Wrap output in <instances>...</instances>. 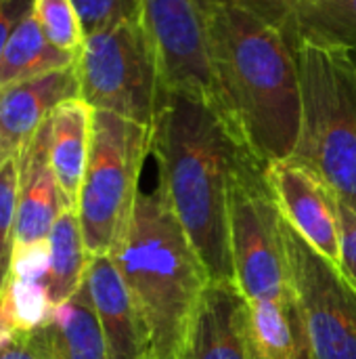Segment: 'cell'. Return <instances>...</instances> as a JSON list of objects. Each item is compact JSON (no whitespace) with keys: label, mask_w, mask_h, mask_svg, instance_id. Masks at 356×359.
Returning a JSON list of instances; mask_svg holds the SVG:
<instances>
[{"label":"cell","mask_w":356,"mask_h":359,"mask_svg":"<svg viewBox=\"0 0 356 359\" xmlns=\"http://www.w3.org/2000/svg\"><path fill=\"white\" fill-rule=\"evenodd\" d=\"M214 111L266 168L292 158L302 120L296 48L243 0H204Z\"/></svg>","instance_id":"obj_1"},{"label":"cell","mask_w":356,"mask_h":359,"mask_svg":"<svg viewBox=\"0 0 356 359\" xmlns=\"http://www.w3.org/2000/svg\"><path fill=\"white\" fill-rule=\"evenodd\" d=\"M151 154L157 164V189L168 200L210 282H235L229 187L239 158L250 151L204 99L159 90L151 122Z\"/></svg>","instance_id":"obj_2"},{"label":"cell","mask_w":356,"mask_h":359,"mask_svg":"<svg viewBox=\"0 0 356 359\" xmlns=\"http://www.w3.org/2000/svg\"><path fill=\"white\" fill-rule=\"evenodd\" d=\"M111 259L149 324L157 359L183 358L210 276L157 187L138 194L128 231Z\"/></svg>","instance_id":"obj_3"},{"label":"cell","mask_w":356,"mask_h":359,"mask_svg":"<svg viewBox=\"0 0 356 359\" xmlns=\"http://www.w3.org/2000/svg\"><path fill=\"white\" fill-rule=\"evenodd\" d=\"M302 90L300 135L292 160L315 170L356 212V59L346 46H296Z\"/></svg>","instance_id":"obj_4"},{"label":"cell","mask_w":356,"mask_h":359,"mask_svg":"<svg viewBox=\"0 0 356 359\" xmlns=\"http://www.w3.org/2000/svg\"><path fill=\"white\" fill-rule=\"evenodd\" d=\"M151 154V126L94 109L88 164L78 200V219L88 257H113L138 198V181Z\"/></svg>","instance_id":"obj_5"},{"label":"cell","mask_w":356,"mask_h":359,"mask_svg":"<svg viewBox=\"0 0 356 359\" xmlns=\"http://www.w3.org/2000/svg\"><path fill=\"white\" fill-rule=\"evenodd\" d=\"M229 240L235 282L248 301L294 294L292 267L283 238V215L264 168L243 154L229 187Z\"/></svg>","instance_id":"obj_6"},{"label":"cell","mask_w":356,"mask_h":359,"mask_svg":"<svg viewBox=\"0 0 356 359\" xmlns=\"http://www.w3.org/2000/svg\"><path fill=\"white\" fill-rule=\"evenodd\" d=\"M76 74L80 99L90 107L151 126L159 74L138 17L88 34L76 57Z\"/></svg>","instance_id":"obj_7"},{"label":"cell","mask_w":356,"mask_h":359,"mask_svg":"<svg viewBox=\"0 0 356 359\" xmlns=\"http://www.w3.org/2000/svg\"><path fill=\"white\" fill-rule=\"evenodd\" d=\"M283 238L311 359H356V290L340 265L315 250L285 219Z\"/></svg>","instance_id":"obj_8"},{"label":"cell","mask_w":356,"mask_h":359,"mask_svg":"<svg viewBox=\"0 0 356 359\" xmlns=\"http://www.w3.org/2000/svg\"><path fill=\"white\" fill-rule=\"evenodd\" d=\"M136 15L151 44L159 90H180L214 107L204 0H136Z\"/></svg>","instance_id":"obj_9"},{"label":"cell","mask_w":356,"mask_h":359,"mask_svg":"<svg viewBox=\"0 0 356 359\" xmlns=\"http://www.w3.org/2000/svg\"><path fill=\"white\" fill-rule=\"evenodd\" d=\"M269 187L283 219L321 255L340 265V200L308 166L285 158L264 168Z\"/></svg>","instance_id":"obj_10"},{"label":"cell","mask_w":356,"mask_h":359,"mask_svg":"<svg viewBox=\"0 0 356 359\" xmlns=\"http://www.w3.org/2000/svg\"><path fill=\"white\" fill-rule=\"evenodd\" d=\"M180 359H258L250 301L235 282H210L206 286Z\"/></svg>","instance_id":"obj_11"},{"label":"cell","mask_w":356,"mask_h":359,"mask_svg":"<svg viewBox=\"0 0 356 359\" xmlns=\"http://www.w3.org/2000/svg\"><path fill=\"white\" fill-rule=\"evenodd\" d=\"M84 284L109 359H157L149 324L111 257H92Z\"/></svg>","instance_id":"obj_12"},{"label":"cell","mask_w":356,"mask_h":359,"mask_svg":"<svg viewBox=\"0 0 356 359\" xmlns=\"http://www.w3.org/2000/svg\"><path fill=\"white\" fill-rule=\"evenodd\" d=\"M50 118V116H48ZM36 130L23 147L19 162V198L13 248L46 242L63 210L61 191L50 164V120Z\"/></svg>","instance_id":"obj_13"},{"label":"cell","mask_w":356,"mask_h":359,"mask_svg":"<svg viewBox=\"0 0 356 359\" xmlns=\"http://www.w3.org/2000/svg\"><path fill=\"white\" fill-rule=\"evenodd\" d=\"M80 97L76 63L0 90V160L19 156L57 105Z\"/></svg>","instance_id":"obj_14"},{"label":"cell","mask_w":356,"mask_h":359,"mask_svg":"<svg viewBox=\"0 0 356 359\" xmlns=\"http://www.w3.org/2000/svg\"><path fill=\"white\" fill-rule=\"evenodd\" d=\"M273 21L296 48L300 42L356 48V0H243Z\"/></svg>","instance_id":"obj_15"},{"label":"cell","mask_w":356,"mask_h":359,"mask_svg":"<svg viewBox=\"0 0 356 359\" xmlns=\"http://www.w3.org/2000/svg\"><path fill=\"white\" fill-rule=\"evenodd\" d=\"M92 116L84 99L73 97L57 105L50 114V164L61 191L63 208L78 210L80 189L88 164Z\"/></svg>","instance_id":"obj_16"},{"label":"cell","mask_w":356,"mask_h":359,"mask_svg":"<svg viewBox=\"0 0 356 359\" xmlns=\"http://www.w3.org/2000/svg\"><path fill=\"white\" fill-rule=\"evenodd\" d=\"M46 359H109L86 284L57 305L48 324L31 332Z\"/></svg>","instance_id":"obj_17"},{"label":"cell","mask_w":356,"mask_h":359,"mask_svg":"<svg viewBox=\"0 0 356 359\" xmlns=\"http://www.w3.org/2000/svg\"><path fill=\"white\" fill-rule=\"evenodd\" d=\"M250 322L258 359H311L306 326L296 294L250 301Z\"/></svg>","instance_id":"obj_18"},{"label":"cell","mask_w":356,"mask_h":359,"mask_svg":"<svg viewBox=\"0 0 356 359\" xmlns=\"http://www.w3.org/2000/svg\"><path fill=\"white\" fill-rule=\"evenodd\" d=\"M76 63V55L57 48L40 29L31 11L13 27L0 50V90Z\"/></svg>","instance_id":"obj_19"},{"label":"cell","mask_w":356,"mask_h":359,"mask_svg":"<svg viewBox=\"0 0 356 359\" xmlns=\"http://www.w3.org/2000/svg\"><path fill=\"white\" fill-rule=\"evenodd\" d=\"M50 267H48V294L57 305L69 301L82 286L90 265L84 246V236L78 210L63 208L50 231Z\"/></svg>","instance_id":"obj_20"},{"label":"cell","mask_w":356,"mask_h":359,"mask_svg":"<svg viewBox=\"0 0 356 359\" xmlns=\"http://www.w3.org/2000/svg\"><path fill=\"white\" fill-rule=\"evenodd\" d=\"M31 15L57 48L78 57L86 40V32L71 0H34Z\"/></svg>","instance_id":"obj_21"},{"label":"cell","mask_w":356,"mask_h":359,"mask_svg":"<svg viewBox=\"0 0 356 359\" xmlns=\"http://www.w3.org/2000/svg\"><path fill=\"white\" fill-rule=\"evenodd\" d=\"M19 156H8L0 160V292L10 271V255L15 244L19 170H21Z\"/></svg>","instance_id":"obj_22"},{"label":"cell","mask_w":356,"mask_h":359,"mask_svg":"<svg viewBox=\"0 0 356 359\" xmlns=\"http://www.w3.org/2000/svg\"><path fill=\"white\" fill-rule=\"evenodd\" d=\"M82 27L88 34L107 29L120 21L138 17L136 15V0H71Z\"/></svg>","instance_id":"obj_23"},{"label":"cell","mask_w":356,"mask_h":359,"mask_svg":"<svg viewBox=\"0 0 356 359\" xmlns=\"http://www.w3.org/2000/svg\"><path fill=\"white\" fill-rule=\"evenodd\" d=\"M50 267V242L31 244L25 248H13L8 276L25 280H46Z\"/></svg>","instance_id":"obj_24"},{"label":"cell","mask_w":356,"mask_h":359,"mask_svg":"<svg viewBox=\"0 0 356 359\" xmlns=\"http://www.w3.org/2000/svg\"><path fill=\"white\" fill-rule=\"evenodd\" d=\"M340 223H342V255L340 269L356 290V212L340 202Z\"/></svg>","instance_id":"obj_25"},{"label":"cell","mask_w":356,"mask_h":359,"mask_svg":"<svg viewBox=\"0 0 356 359\" xmlns=\"http://www.w3.org/2000/svg\"><path fill=\"white\" fill-rule=\"evenodd\" d=\"M34 0H0V50L13 27L31 11Z\"/></svg>","instance_id":"obj_26"},{"label":"cell","mask_w":356,"mask_h":359,"mask_svg":"<svg viewBox=\"0 0 356 359\" xmlns=\"http://www.w3.org/2000/svg\"><path fill=\"white\" fill-rule=\"evenodd\" d=\"M0 359H46L34 334H17L0 347Z\"/></svg>","instance_id":"obj_27"},{"label":"cell","mask_w":356,"mask_h":359,"mask_svg":"<svg viewBox=\"0 0 356 359\" xmlns=\"http://www.w3.org/2000/svg\"><path fill=\"white\" fill-rule=\"evenodd\" d=\"M353 55H355V59H356V48H353Z\"/></svg>","instance_id":"obj_28"}]
</instances>
